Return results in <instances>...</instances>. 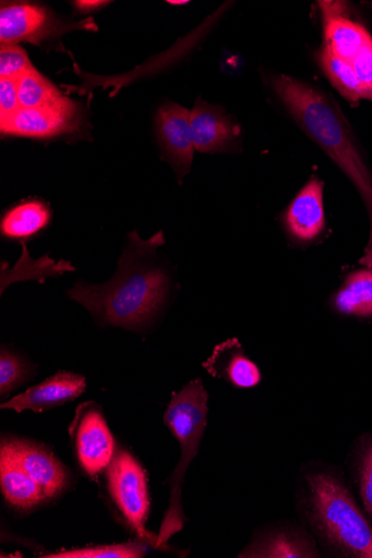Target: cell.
I'll return each mask as SVG.
<instances>
[{
	"label": "cell",
	"mask_w": 372,
	"mask_h": 558,
	"mask_svg": "<svg viewBox=\"0 0 372 558\" xmlns=\"http://www.w3.org/2000/svg\"><path fill=\"white\" fill-rule=\"evenodd\" d=\"M165 242L163 232L149 240L132 232L116 276L103 284L80 280L68 291L70 299L100 325L140 331L157 317L169 296V272L155 262L157 248Z\"/></svg>",
	"instance_id": "obj_1"
},
{
	"label": "cell",
	"mask_w": 372,
	"mask_h": 558,
	"mask_svg": "<svg viewBox=\"0 0 372 558\" xmlns=\"http://www.w3.org/2000/svg\"><path fill=\"white\" fill-rule=\"evenodd\" d=\"M271 86L297 125L346 175L363 202L370 223L360 264L372 267V171L352 126L337 101L311 84L276 74Z\"/></svg>",
	"instance_id": "obj_2"
},
{
	"label": "cell",
	"mask_w": 372,
	"mask_h": 558,
	"mask_svg": "<svg viewBox=\"0 0 372 558\" xmlns=\"http://www.w3.org/2000/svg\"><path fill=\"white\" fill-rule=\"evenodd\" d=\"M305 515L314 533L337 557L372 558V522L340 474L310 473Z\"/></svg>",
	"instance_id": "obj_3"
},
{
	"label": "cell",
	"mask_w": 372,
	"mask_h": 558,
	"mask_svg": "<svg viewBox=\"0 0 372 558\" xmlns=\"http://www.w3.org/2000/svg\"><path fill=\"white\" fill-rule=\"evenodd\" d=\"M208 393L201 379L189 383L172 400L165 415V423L181 445V460L169 480L171 485L169 507L156 547L166 546L170 538L181 532L187 521L182 507V485L187 471L197 454L207 417Z\"/></svg>",
	"instance_id": "obj_4"
},
{
	"label": "cell",
	"mask_w": 372,
	"mask_h": 558,
	"mask_svg": "<svg viewBox=\"0 0 372 558\" xmlns=\"http://www.w3.org/2000/svg\"><path fill=\"white\" fill-rule=\"evenodd\" d=\"M109 489L129 524L141 538L151 537L144 523L148 515L149 499L146 475L125 450H119L108 466Z\"/></svg>",
	"instance_id": "obj_5"
},
{
	"label": "cell",
	"mask_w": 372,
	"mask_h": 558,
	"mask_svg": "<svg viewBox=\"0 0 372 558\" xmlns=\"http://www.w3.org/2000/svg\"><path fill=\"white\" fill-rule=\"evenodd\" d=\"M80 123V111L73 100L62 96L51 104L21 110L9 121L0 123L5 135L31 138H48L75 131Z\"/></svg>",
	"instance_id": "obj_6"
},
{
	"label": "cell",
	"mask_w": 372,
	"mask_h": 558,
	"mask_svg": "<svg viewBox=\"0 0 372 558\" xmlns=\"http://www.w3.org/2000/svg\"><path fill=\"white\" fill-rule=\"evenodd\" d=\"M191 112L172 101L158 110L156 131L166 161L176 171L180 182L191 170L194 144L190 125Z\"/></svg>",
	"instance_id": "obj_7"
},
{
	"label": "cell",
	"mask_w": 372,
	"mask_h": 558,
	"mask_svg": "<svg viewBox=\"0 0 372 558\" xmlns=\"http://www.w3.org/2000/svg\"><path fill=\"white\" fill-rule=\"evenodd\" d=\"M86 387L84 376L62 371L2 403L0 409L13 410L17 413L29 410L39 414L73 401L85 392Z\"/></svg>",
	"instance_id": "obj_8"
},
{
	"label": "cell",
	"mask_w": 372,
	"mask_h": 558,
	"mask_svg": "<svg viewBox=\"0 0 372 558\" xmlns=\"http://www.w3.org/2000/svg\"><path fill=\"white\" fill-rule=\"evenodd\" d=\"M25 472L40 486L47 499L62 494L69 486L65 466L45 447L24 439H3Z\"/></svg>",
	"instance_id": "obj_9"
},
{
	"label": "cell",
	"mask_w": 372,
	"mask_h": 558,
	"mask_svg": "<svg viewBox=\"0 0 372 558\" xmlns=\"http://www.w3.org/2000/svg\"><path fill=\"white\" fill-rule=\"evenodd\" d=\"M58 21L44 8L14 3L0 10V41L4 45L19 43L38 44L59 32Z\"/></svg>",
	"instance_id": "obj_10"
},
{
	"label": "cell",
	"mask_w": 372,
	"mask_h": 558,
	"mask_svg": "<svg viewBox=\"0 0 372 558\" xmlns=\"http://www.w3.org/2000/svg\"><path fill=\"white\" fill-rule=\"evenodd\" d=\"M285 226L289 235L299 243L316 239L326 228L324 183L312 178L290 203Z\"/></svg>",
	"instance_id": "obj_11"
},
{
	"label": "cell",
	"mask_w": 372,
	"mask_h": 558,
	"mask_svg": "<svg viewBox=\"0 0 372 558\" xmlns=\"http://www.w3.org/2000/svg\"><path fill=\"white\" fill-rule=\"evenodd\" d=\"M115 438L96 409L86 411L76 430V450L84 471L95 477L108 469L115 458Z\"/></svg>",
	"instance_id": "obj_12"
},
{
	"label": "cell",
	"mask_w": 372,
	"mask_h": 558,
	"mask_svg": "<svg viewBox=\"0 0 372 558\" xmlns=\"http://www.w3.org/2000/svg\"><path fill=\"white\" fill-rule=\"evenodd\" d=\"M194 148L202 154H216L228 148L237 137L238 128L218 107L197 99L190 114Z\"/></svg>",
	"instance_id": "obj_13"
},
{
	"label": "cell",
	"mask_w": 372,
	"mask_h": 558,
	"mask_svg": "<svg viewBox=\"0 0 372 558\" xmlns=\"http://www.w3.org/2000/svg\"><path fill=\"white\" fill-rule=\"evenodd\" d=\"M239 557L312 558L321 557V553L307 532L295 526H281L261 533Z\"/></svg>",
	"instance_id": "obj_14"
},
{
	"label": "cell",
	"mask_w": 372,
	"mask_h": 558,
	"mask_svg": "<svg viewBox=\"0 0 372 558\" xmlns=\"http://www.w3.org/2000/svg\"><path fill=\"white\" fill-rule=\"evenodd\" d=\"M203 367L209 375L237 388H253L262 379L259 367L247 356L237 339L218 344Z\"/></svg>",
	"instance_id": "obj_15"
},
{
	"label": "cell",
	"mask_w": 372,
	"mask_h": 558,
	"mask_svg": "<svg viewBox=\"0 0 372 558\" xmlns=\"http://www.w3.org/2000/svg\"><path fill=\"white\" fill-rule=\"evenodd\" d=\"M0 484L7 500L22 511L32 510L48 500L40 486L25 472L4 442L0 450Z\"/></svg>",
	"instance_id": "obj_16"
},
{
	"label": "cell",
	"mask_w": 372,
	"mask_h": 558,
	"mask_svg": "<svg viewBox=\"0 0 372 558\" xmlns=\"http://www.w3.org/2000/svg\"><path fill=\"white\" fill-rule=\"evenodd\" d=\"M331 306L344 317L372 319V267L349 272L332 296Z\"/></svg>",
	"instance_id": "obj_17"
},
{
	"label": "cell",
	"mask_w": 372,
	"mask_h": 558,
	"mask_svg": "<svg viewBox=\"0 0 372 558\" xmlns=\"http://www.w3.org/2000/svg\"><path fill=\"white\" fill-rule=\"evenodd\" d=\"M51 210L39 198H27L10 208L0 221V232L9 240L26 241L41 233L51 221Z\"/></svg>",
	"instance_id": "obj_18"
},
{
	"label": "cell",
	"mask_w": 372,
	"mask_h": 558,
	"mask_svg": "<svg viewBox=\"0 0 372 558\" xmlns=\"http://www.w3.org/2000/svg\"><path fill=\"white\" fill-rule=\"evenodd\" d=\"M352 476L364 512L372 522V433L360 436L352 451Z\"/></svg>",
	"instance_id": "obj_19"
},
{
	"label": "cell",
	"mask_w": 372,
	"mask_h": 558,
	"mask_svg": "<svg viewBox=\"0 0 372 558\" xmlns=\"http://www.w3.org/2000/svg\"><path fill=\"white\" fill-rule=\"evenodd\" d=\"M317 60L335 88L350 105L357 106L363 99V94L353 70L324 47L319 52Z\"/></svg>",
	"instance_id": "obj_20"
},
{
	"label": "cell",
	"mask_w": 372,
	"mask_h": 558,
	"mask_svg": "<svg viewBox=\"0 0 372 558\" xmlns=\"http://www.w3.org/2000/svg\"><path fill=\"white\" fill-rule=\"evenodd\" d=\"M21 108L35 109L47 106L62 97L59 89L34 68L17 80Z\"/></svg>",
	"instance_id": "obj_21"
},
{
	"label": "cell",
	"mask_w": 372,
	"mask_h": 558,
	"mask_svg": "<svg viewBox=\"0 0 372 558\" xmlns=\"http://www.w3.org/2000/svg\"><path fill=\"white\" fill-rule=\"evenodd\" d=\"M147 551L143 542L94 546L45 555L46 558H140Z\"/></svg>",
	"instance_id": "obj_22"
},
{
	"label": "cell",
	"mask_w": 372,
	"mask_h": 558,
	"mask_svg": "<svg viewBox=\"0 0 372 558\" xmlns=\"http://www.w3.org/2000/svg\"><path fill=\"white\" fill-rule=\"evenodd\" d=\"M32 368L20 354L5 345L0 351V395L2 398L24 385L31 377Z\"/></svg>",
	"instance_id": "obj_23"
},
{
	"label": "cell",
	"mask_w": 372,
	"mask_h": 558,
	"mask_svg": "<svg viewBox=\"0 0 372 558\" xmlns=\"http://www.w3.org/2000/svg\"><path fill=\"white\" fill-rule=\"evenodd\" d=\"M32 69L33 65L22 47L19 45L2 46L0 49V78L17 81Z\"/></svg>",
	"instance_id": "obj_24"
},
{
	"label": "cell",
	"mask_w": 372,
	"mask_h": 558,
	"mask_svg": "<svg viewBox=\"0 0 372 558\" xmlns=\"http://www.w3.org/2000/svg\"><path fill=\"white\" fill-rule=\"evenodd\" d=\"M20 110L17 81L0 78V123L9 121Z\"/></svg>",
	"instance_id": "obj_25"
},
{
	"label": "cell",
	"mask_w": 372,
	"mask_h": 558,
	"mask_svg": "<svg viewBox=\"0 0 372 558\" xmlns=\"http://www.w3.org/2000/svg\"><path fill=\"white\" fill-rule=\"evenodd\" d=\"M74 4L79 11L89 13L103 8L105 4L108 3L100 2V0H85V2L81 0V2H75Z\"/></svg>",
	"instance_id": "obj_26"
},
{
	"label": "cell",
	"mask_w": 372,
	"mask_h": 558,
	"mask_svg": "<svg viewBox=\"0 0 372 558\" xmlns=\"http://www.w3.org/2000/svg\"><path fill=\"white\" fill-rule=\"evenodd\" d=\"M169 4L180 5V4H187V2H169Z\"/></svg>",
	"instance_id": "obj_27"
}]
</instances>
